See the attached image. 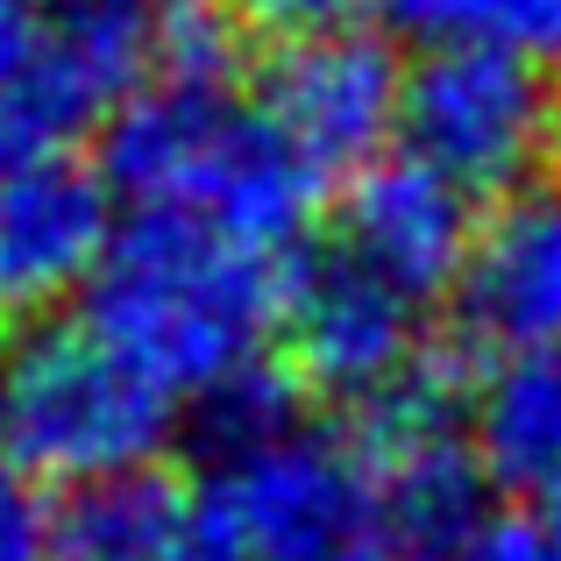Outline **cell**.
Masks as SVG:
<instances>
[{
    "instance_id": "obj_1",
    "label": "cell",
    "mask_w": 561,
    "mask_h": 561,
    "mask_svg": "<svg viewBox=\"0 0 561 561\" xmlns=\"http://www.w3.org/2000/svg\"><path fill=\"white\" fill-rule=\"evenodd\" d=\"M150 79L107 122V185L157 214H199L263 249H291L313 220L320 179L263 107L234 100V28L220 14L164 8Z\"/></svg>"
},
{
    "instance_id": "obj_2",
    "label": "cell",
    "mask_w": 561,
    "mask_h": 561,
    "mask_svg": "<svg viewBox=\"0 0 561 561\" xmlns=\"http://www.w3.org/2000/svg\"><path fill=\"white\" fill-rule=\"evenodd\" d=\"M285 249H263L199 214L142 206L114 234L107 263L85 291V320L171 398L206 405V398L263 377V348L271 334H285Z\"/></svg>"
},
{
    "instance_id": "obj_3",
    "label": "cell",
    "mask_w": 561,
    "mask_h": 561,
    "mask_svg": "<svg viewBox=\"0 0 561 561\" xmlns=\"http://www.w3.org/2000/svg\"><path fill=\"white\" fill-rule=\"evenodd\" d=\"M206 462L199 526L220 561H398L391 491H383L363 434H334L285 405L271 370L206 398Z\"/></svg>"
},
{
    "instance_id": "obj_4",
    "label": "cell",
    "mask_w": 561,
    "mask_h": 561,
    "mask_svg": "<svg viewBox=\"0 0 561 561\" xmlns=\"http://www.w3.org/2000/svg\"><path fill=\"white\" fill-rule=\"evenodd\" d=\"M179 398L122 356L93 320L28 328L0 363V440L8 462L85 491L136 477L164 455Z\"/></svg>"
},
{
    "instance_id": "obj_5",
    "label": "cell",
    "mask_w": 561,
    "mask_h": 561,
    "mask_svg": "<svg viewBox=\"0 0 561 561\" xmlns=\"http://www.w3.org/2000/svg\"><path fill=\"white\" fill-rule=\"evenodd\" d=\"M405 150L462 192H526L561 150L554 71L477 43H434L405 71Z\"/></svg>"
},
{
    "instance_id": "obj_6",
    "label": "cell",
    "mask_w": 561,
    "mask_h": 561,
    "mask_svg": "<svg viewBox=\"0 0 561 561\" xmlns=\"http://www.w3.org/2000/svg\"><path fill=\"white\" fill-rule=\"evenodd\" d=\"M157 57L142 0H71L43 22L36 50L0 85V171L71 157L85 136H107Z\"/></svg>"
},
{
    "instance_id": "obj_7",
    "label": "cell",
    "mask_w": 561,
    "mask_h": 561,
    "mask_svg": "<svg viewBox=\"0 0 561 561\" xmlns=\"http://www.w3.org/2000/svg\"><path fill=\"white\" fill-rule=\"evenodd\" d=\"M263 122L320 171V179H363L383 164V142L405 128V65L370 28H306L263 65Z\"/></svg>"
},
{
    "instance_id": "obj_8",
    "label": "cell",
    "mask_w": 561,
    "mask_h": 561,
    "mask_svg": "<svg viewBox=\"0 0 561 561\" xmlns=\"http://www.w3.org/2000/svg\"><path fill=\"white\" fill-rule=\"evenodd\" d=\"M285 348L291 370L320 398L370 412L377 398H391L398 383L426 370V299L356 263L348 249H328L306 271H291Z\"/></svg>"
},
{
    "instance_id": "obj_9",
    "label": "cell",
    "mask_w": 561,
    "mask_h": 561,
    "mask_svg": "<svg viewBox=\"0 0 561 561\" xmlns=\"http://www.w3.org/2000/svg\"><path fill=\"white\" fill-rule=\"evenodd\" d=\"M114 185L79 157L0 171V306L50 313L71 291H93L114 249Z\"/></svg>"
},
{
    "instance_id": "obj_10",
    "label": "cell",
    "mask_w": 561,
    "mask_h": 561,
    "mask_svg": "<svg viewBox=\"0 0 561 561\" xmlns=\"http://www.w3.org/2000/svg\"><path fill=\"white\" fill-rule=\"evenodd\" d=\"M477 242V192H462L448 171H434L426 157H383L363 179H348L342 199V249L356 263L383 271L391 285H405L412 299L434 306L440 291H455Z\"/></svg>"
},
{
    "instance_id": "obj_11",
    "label": "cell",
    "mask_w": 561,
    "mask_h": 561,
    "mask_svg": "<svg viewBox=\"0 0 561 561\" xmlns=\"http://www.w3.org/2000/svg\"><path fill=\"white\" fill-rule=\"evenodd\" d=\"M455 306L491 356L561 342V192H505V206L477 220Z\"/></svg>"
},
{
    "instance_id": "obj_12",
    "label": "cell",
    "mask_w": 561,
    "mask_h": 561,
    "mask_svg": "<svg viewBox=\"0 0 561 561\" xmlns=\"http://www.w3.org/2000/svg\"><path fill=\"white\" fill-rule=\"evenodd\" d=\"M462 420L491 483L526 497L561 491V342L491 356L462 398Z\"/></svg>"
},
{
    "instance_id": "obj_13",
    "label": "cell",
    "mask_w": 561,
    "mask_h": 561,
    "mask_svg": "<svg viewBox=\"0 0 561 561\" xmlns=\"http://www.w3.org/2000/svg\"><path fill=\"white\" fill-rule=\"evenodd\" d=\"M65 561H185L199 548V505L157 469L65 491L57 505Z\"/></svg>"
},
{
    "instance_id": "obj_14",
    "label": "cell",
    "mask_w": 561,
    "mask_h": 561,
    "mask_svg": "<svg viewBox=\"0 0 561 561\" xmlns=\"http://www.w3.org/2000/svg\"><path fill=\"white\" fill-rule=\"evenodd\" d=\"M391 14L426 50L477 43V50H505L540 71H561V0H391Z\"/></svg>"
},
{
    "instance_id": "obj_15",
    "label": "cell",
    "mask_w": 561,
    "mask_h": 561,
    "mask_svg": "<svg viewBox=\"0 0 561 561\" xmlns=\"http://www.w3.org/2000/svg\"><path fill=\"white\" fill-rule=\"evenodd\" d=\"M412 561H554L548 540H540L534 512H512V519H469L462 534L420 548Z\"/></svg>"
},
{
    "instance_id": "obj_16",
    "label": "cell",
    "mask_w": 561,
    "mask_h": 561,
    "mask_svg": "<svg viewBox=\"0 0 561 561\" xmlns=\"http://www.w3.org/2000/svg\"><path fill=\"white\" fill-rule=\"evenodd\" d=\"M0 561H65L57 512L22 505V497H0Z\"/></svg>"
},
{
    "instance_id": "obj_17",
    "label": "cell",
    "mask_w": 561,
    "mask_h": 561,
    "mask_svg": "<svg viewBox=\"0 0 561 561\" xmlns=\"http://www.w3.org/2000/svg\"><path fill=\"white\" fill-rule=\"evenodd\" d=\"M363 0H249V14L271 28H285V36H306V28H342L356 22Z\"/></svg>"
},
{
    "instance_id": "obj_18",
    "label": "cell",
    "mask_w": 561,
    "mask_h": 561,
    "mask_svg": "<svg viewBox=\"0 0 561 561\" xmlns=\"http://www.w3.org/2000/svg\"><path fill=\"white\" fill-rule=\"evenodd\" d=\"M36 36H43V8L36 0H0V85L22 71V57L36 50Z\"/></svg>"
},
{
    "instance_id": "obj_19",
    "label": "cell",
    "mask_w": 561,
    "mask_h": 561,
    "mask_svg": "<svg viewBox=\"0 0 561 561\" xmlns=\"http://www.w3.org/2000/svg\"><path fill=\"white\" fill-rule=\"evenodd\" d=\"M534 526H540V540H548V554L561 561V491H548V497L534 505Z\"/></svg>"
},
{
    "instance_id": "obj_20",
    "label": "cell",
    "mask_w": 561,
    "mask_h": 561,
    "mask_svg": "<svg viewBox=\"0 0 561 561\" xmlns=\"http://www.w3.org/2000/svg\"><path fill=\"white\" fill-rule=\"evenodd\" d=\"M8 469H14V462H8V440H0V497H8Z\"/></svg>"
},
{
    "instance_id": "obj_21",
    "label": "cell",
    "mask_w": 561,
    "mask_h": 561,
    "mask_svg": "<svg viewBox=\"0 0 561 561\" xmlns=\"http://www.w3.org/2000/svg\"><path fill=\"white\" fill-rule=\"evenodd\" d=\"M142 8H192V0H142Z\"/></svg>"
}]
</instances>
